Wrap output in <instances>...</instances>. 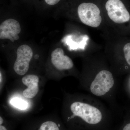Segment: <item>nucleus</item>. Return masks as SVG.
Segmentation results:
<instances>
[{
    "instance_id": "obj_10",
    "label": "nucleus",
    "mask_w": 130,
    "mask_h": 130,
    "mask_svg": "<svg viewBox=\"0 0 130 130\" xmlns=\"http://www.w3.org/2000/svg\"><path fill=\"white\" fill-rule=\"evenodd\" d=\"M124 56L126 62L130 66V42L125 44L123 48Z\"/></svg>"
},
{
    "instance_id": "obj_11",
    "label": "nucleus",
    "mask_w": 130,
    "mask_h": 130,
    "mask_svg": "<svg viewBox=\"0 0 130 130\" xmlns=\"http://www.w3.org/2000/svg\"><path fill=\"white\" fill-rule=\"evenodd\" d=\"M60 0H44L47 4L51 6L56 5L60 1Z\"/></svg>"
},
{
    "instance_id": "obj_6",
    "label": "nucleus",
    "mask_w": 130,
    "mask_h": 130,
    "mask_svg": "<svg viewBox=\"0 0 130 130\" xmlns=\"http://www.w3.org/2000/svg\"><path fill=\"white\" fill-rule=\"evenodd\" d=\"M51 61L54 66L60 71L70 70L74 66L72 60L65 55L63 49L60 48L55 49L52 52Z\"/></svg>"
},
{
    "instance_id": "obj_8",
    "label": "nucleus",
    "mask_w": 130,
    "mask_h": 130,
    "mask_svg": "<svg viewBox=\"0 0 130 130\" xmlns=\"http://www.w3.org/2000/svg\"><path fill=\"white\" fill-rule=\"evenodd\" d=\"M38 130H60L55 122L52 121H44L41 124Z\"/></svg>"
},
{
    "instance_id": "obj_7",
    "label": "nucleus",
    "mask_w": 130,
    "mask_h": 130,
    "mask_svg": "<svg viewBox=\"0 0 130 130\" xmlns=\"http://www.w3.org/2000/svg\"><path fill=\"white\" fill-rule=\"evenodd\" d=\"M39 77L34 74H29L23 78L22 83L27 86V89L23 92L24 96L26 98H32L37 95L39 91Z\"/></svg>"
},
{
    "instance_id": "obj_3",
    "label": "nucleus",
    "mask_w": 130,
    "mask_h": 130,
    "mask_svg": "<svg viewBox=\"0 0 130 130\" xmlns=\"http://www.w3.org/2000/svg\"><path fill=\"white\" fill-rule=\"evenodd\" d=\"M114 80L111 73L107 70L99 72L91 83L90 89L91 93L97 96L105 95L112 88Z\"/></svg>"
},
{
    "instance_id": "obj_2",
    "label": "nucleus",
    "mask_w": 130,
    "mask_h": 130,
    "mask_svg": "<svg viewBox=\"0 0 130 130\" xmlns=\"http://www.w3.org/2000/svg\"><path fill=\"white\" fill-rule=\"evenodd\" d=\"M73 115L72 118L78 117L88 125H98L101 123L103 116L101 112L97 108L84 102H76L71 106Z\"/></svg>"
},
{
    "instance_id": "obj_5",
    "label": "nucleus",
    "mask_w": 130,
    "mask_h": 130,
    "mask_svg": "<svg viewBox=\"0 0 130 130\" xmlns=\"http://www.w3.org/2000/svg\"><path fill=\"white\" fill-rule=\"evenodd\" d=\"M21 31L19 23L14 19H10L3 21L0 25V39H8L13 42L19 38Z\"/></svg>"
},
{
    "instance_id": "obj_1",
    "label": "nucleus",
    "mask_w": 130,
    "mask_h": 130,
    "mask_svg": "<svg viewBox=\"0 0 130 130\" xmlns=\"http://www.w3.org/2000/svg\"><path fill=\"white\" fill-rule=\"evenodd\" d=\"M77 12L81 22L92 28L100 27L105 18L100 0H85L78 5Z\"/></svg>"
},
{
    "instance_id": "obj_9",
    "label": "nucleus",
    "mask_w": 130,
    "mask_h": 130,
    "mask_svg": "<svg viewBox=\"0 0 130 130\" xmlns=\"http://www.w3.org/2000/svg\"><path fill=\"white\" fill-rule=\"evenodd\" d=\"M11 103L13 106L20 109H26L28 107V103L18 98L12 99L11 101Z\"/></svg>"
},
{
    "instance_id": "obj_4",
    "label": "nucleus",
    "mask_w": 130,
    "mask_h": 130,
    "mask_svg": "<svg viewBox=\"0 0 130 130\" xmlns=\"http://www.w3.org/2000/svg\"><path fill=\"white\" fill-rule=\"evenodd\" d=\"M32 55L33 51L29 46L24 44L19 47L17 58L13 65V69L17 74L22 76L27 72Z\"/></svg>"
}]
</instances>
